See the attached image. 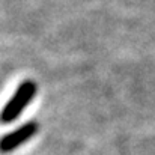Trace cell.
Returning a JSON list of instances; mask_svg holds the SVG:
<instances>
[{"instance_id": "cell-1", "label": "cell", "mask_w": 155, "mask_h": 155, "mask_svg": "<svg viewBox=\"0 0 155 155\" xmlns=\"http://www.w3.org/2000/svg\"><path fill=\"white\" fill-rule=\"evenodd\" d=\"M36 95V83L33 80H24L18 89L15 91V94L12 95V98L6 103L5 108L0 113V120L5 124H9L12 120H15L23 110L30 104L33 100V97Z\"/></svg>"}, {"instance_id": "cell-2", "label": "cell", "mask_w": 155, "mask_h": 155, "mask_svg": "<svg viewBox=\"0 0 155 155\" xmlns=\"http://www.w3.org/2000/svg\"><path fill=\"white\" fill-rule=\"evenodd\" d=\"M36 131H38V127L33 122H29V124L20 127L18 130H15V131H12V133H9V134H6L5 137L0 139V151L9 152V151L17 149L20 145H23L30 137H33Z\"/></svg>"}]
</instances>
